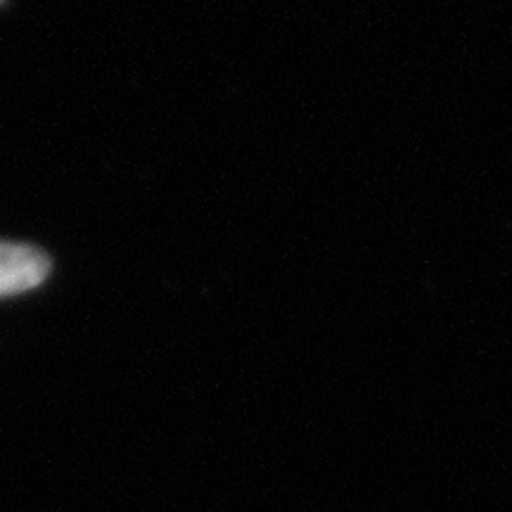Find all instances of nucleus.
<instances>
[{
  "instance_id": "1",
  "label": "nucleus",
  "mask_w": 512,
  "mask_h": 512,
  "mask_svg": "<svg viewBox=\"0 0 512 512\" xmlns=\"http://www.w3.org/2000/svg\"><path fill=\"white\" fill-rule=\"evenodd\" d=\"M50 261L43 252L27 245L0 242V297L34 290L48 278Z\"/></svg>"
},
{
  "instance_id": "2",
  "label": "nucleus",
  "mask_w": 512,
  "mask_h": 512,
  "mask_svg": "<svg viewBox=\"0 0 512 512\" xmlns=\"http://www.w3.org/2000/svg\"><path fill=\"white\" fill-rule=\"evenodd\" d=\"M0 3H3V0H0Z\"/></svg>"
}]
</instances>
